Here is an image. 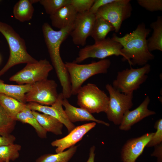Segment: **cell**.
<instances>
[{"label": "cell", "instance_id": "obj_28", "mask_svg": "<svg viewBox=\"0 0 162 162\" xmlns=\"http://www.w3.org/2000/svg\"><path fill=\"white\" fill-rule=\"evenodd\" d=\"M16 121L0 105V135L6 136L10 134L14 128Z\"/></svg>", "mask_w": 162, "mask_h": 162}, {"label": "cell", "instance_id": "obj_12", "mask_svg": "<svg viewBox=\"0 0 162 162\" xmlns=\"http://www.w3.org/2000/svg\"><path fill=\"white\" fill-rule=\"evenodd\" d=\"M96 18L95 14L87 11L78 13L70 35L75 45L84 46L91 36Z\"/></svg>", "mask_w": 162, "mask_h": 162}, {"label": "cell", "instance_id": "obj_16", "mask_svg": "<svg viewBox=\"0 0 162 162\" xmlns=\"http://www.w3.org/2000/svg\"><path fill=\"white\" fill-rule=\"evenodd\" d=\"M150 101L149 97L147 96L135 109L126 111L119 125V129L122 130H128L134 124L147 117L155 114V112L148 109Z\"/></svg>", "mask_w": 162, "mask_h": 162}, {"label": "cell", "instance_id": "obj_6", "mask_svg": "<svg viewBox=\"0 0 162 162\" xmlns=\"http://www.w3.org/2000/svg\"><path fill=\"white\" fill-rule=\"evenodd\" d=\"M151 68V65L147 63L140 68H134L131 67L119 71L113 82L112 86L123 93H133L146 80Z\"/></svg>", "mask_w": 162, "mask_h": 162}, {"label": "cell", "instance_id": "obj_11", "mask_svg": "<svg viewBox=\"0 0 162 162\" xmlns=\"http://www.w3.org/2000/svg\"><path fill=\"white\" fill-rule=\"evenodd\" d=\"M57 86L55 80L48 79L33 83L26 94V102L51 105L56 101L58 96Z\"/></svg>", "mask_w": 162, "mask_h": 162}, {"label": "cell", "instance_id": "obj_23", "mask_svg": "<svg viewBox=\"0 0 162 162\" xmlns=\"http://www.w3.org/2000/svg\"><path fill=\"white\" fill-rule=\"evenodd\" d=\"M115 31L112 25L105 19L96 18L91 36L95 43L102 41L106 38L107 34L110 32Z\"/></svg>", "mask_w": 162, "mask_h": 162}, {"label": "cell", "instance_id": "obj_22", "mask_svg": "<svg viewBox=\"0 0 162 162\" xmlns=\"http://www.w3.org/2000/svg\"><path fill=\"white\" fill-rule=\"evenodd\" d=\"M0 105L6 112L16 121V116L23 110L26 106V104L16 99L4 94H0Z\"/></svg>", "mask_w": 162, "mask_h": 162}, {"label": "cell", "instance_id": "obj_15", "mask_svg": "<svg viewBox=\"0 0 162 162\" xmlns=\"http://www.w3.org/2000/svg\"><path fill=\"white\" fill-rule=\"evenodd\" d=\"M154 134L153 132L147 133L127 141L121 151L122 161L135 162L137 158L142 154Z\"/></svg>", "mask_w": 162, "mask_h": 162}, {"label": "cell", "instance_id": "obj_30", "mask_svg": "<svg viewBox=\"0 0 162 162\" xmlns=\"http://www.w3.org/2000/svg\"><path fill=\"white\" fill-rule=\"evenodd\" d=\"M154 127L157 130L152 138L148 142L146 147H152L157 146L162 142V119L160 118L156 122Z\"/></svg>", "mask_w": 162, "mask_h": 162}, {"label": "cell", "instance_id": "obj_3", "mask_svg": "<svg viewBox=\"0 0 162 162\" xmlns=\"http://www.w3.org/2000/svg\"><path fill=\"white\" fill-rule=\"evenodd\" d=\"M0 32L7 41L10 53L7 63L0 70V77L15 65L38 62L28 52L24 40L10 26L0 21Z\"/></svg>", "mask_w": 162, "mask_h": 162}, {"label": "cell", "instance_id": "obj_4", "mask_svg": "<svg viewBox=\"0 0 162 162\" xmlns=\"http://www.w3.org/2000/svg\"><path fill=\"white\" fill-rule=\"evenodd\" d=\"M65 64L70 77L71 94L76 95L83 83L89 78L106 73L111 62L105 58L88 64H80L73 61L66 62Z\"/></svg>", "mask_w": 162, "mask_h": 162}, {"label": "cell", "instance_id": "obj_21", "mask_svg": "<svg viewBox=\"0 0 162 162\" xmlns=\"http://www.w3.org/2000/svg\"><path fill=\"white\" fill-rule=\"evenodd\" d=\"M150 26L153 30L152 36L147 40L149 51L158 50L162 51V16H158L157 20L152 23Z\"/></svg>", "mask_w": 162, "mask_h": 162}, {"label": "cell", "instance_id": "obj_1", "mask_svg": "<svg viewBox=\"0 0 162 162\" xmlns=\"http://www.w3.org/2000/svg\"><path fill=\"white\" fill-rule=\"evenodd\" d=\"M74 25L58 31L54 30L47 22L44 23L42 31L46 45L57 76L62 88L64 97L68 98L71 94V84L68 73L60 56L62 43L70 35Z\"/></svg>", "mask_w": 162, "mask_h": 162}, {"label": "cell", "instance_id": "obj_17", "mask_svg": "<svg viewBox=\"0 0 162 162\" xmlns=\"http://www.w3.org/2000/svg\"><path fill=\"white\" fill-rule=\"evenodd\" d=\"M77 14L70 4L65 5L50 15L52 26L60 29L73 25Z\"/></svg>", "mask_w": 162, "mask_h": 162}, {"label": "cell", "instance_id": "obj_31", "mask_svg": "<svg viewBox=\"0 0 162 162\" xmlns=\"http://www.w3.org/2000/svg\"><path fill=\"white\" fill-rule=\"evenodd\" d=\"M94 0H70V4L78 13L89 11Z\"/></svg>", "mask_w": 162, "mask_h": 162}, {"label": "cell", "instance_id": "obj_7", "mask_svg": "<svg viewBox=\"0 0 162 162\" xmlns=\"http://www.w3.org/2000/svg\"><path fill=\"white\" fill-rule=\"evenodd\" d=\"M106 88L109 94V100L105 112L108 120L115 124L119 125L124 114L133 106V93L124 94L107 84Z\"/></svg>", "mask_w": 162, "mask_h": 162}, {"label": "cell", "instance_id": "obj_37", "mask_svg": "<svg viewBox=\"0 0 162 162\" xmlns=\"http://www.w3.org/2000/svg\"><path fill=\"white\" fill-rule=\"evenodd\" d=\"M31 3L32 4L33 3L39 2L40 0H29Z\"/></svg>", "mask_w": 162, "mask_h": 162}, {"label": "cell", "instance_id": "obj_19", "mask_svg": "<svg viewBox=\"0 0 162 162\" xmlns=\"http://www.w3.org/2000/svg\"><path fill=\"white\" fill-rule=\"evenodd\" d=\"M32 84L14 85L7 84L0 79V94L12 97L26 104L25 95L31 88Z\"/></svg>", "mask_w": 162, "mask_h": 162}, {"label": "cell", "instance_id": "obj_27", "mask_svg": "<svg viewBox=\"0 0 162 162\" xmlns=\"http://www.w3.org/2000/svg\"><path fill=\"white\" fill-rule=\"evenodd\" d=\"M21 147L20 145L14 143L0 146V158L5 162L15 160L19 157Z\"/></svg>", "mask_w": 162, "mask_h": 162}, {"label": "cell", "instance_id": "obj_32", "mask_svg": "<svg viewBox=\"0 0 162 162\" xmlns=\"http://www.w3.org/2000/svg\"><path fill=\"white\" fill-rule=\"evenodd\" d=\"M138 4L151 12L162 10V0H138Z\"/></svg>", "mask_w": 162, "mask_h": 162}, {"label": "cell", "instance_id": "obj_10", "mask_svg": "<svg viewBox=\"0 0 162 162\" xmlns=\"http://www.w3.org/2000/svg\"><path fill=\"white\" fill-rule=\"evenodd\" d=\"M53 68L46 59H41L35 63L27 64L22 69L12 76L9 80L19 85L33 84L47 79Z\"/></svg>", "mask_w": 162, "mask_h": 162}, {"label": "cell", "instance_id": "obj_25", "mask_svg": "<svg viewBox=\"0 0 162 162\" xmlns=\"http://www.w3.org/2000/svg\"><path fill=\"white\" fill-rule=\"evenodd\" d=\"M34 8L29 0H20L14 5L13 14L15 18L21 22L31 20Z\"/></svg>", "mask_w": 162, "mask_h": 162}, {"label": "cell", "instance_id": "obj_9", "mask_svg": "<svg viewBox=\"0 0 162 162\" xmlns=\"http://www.w3.org/2000/svg\"><path fill=\"white\" fill-rule=\"evenodd\" d=\"M129 0H116L100 8L95 14L96 18H103L111 23L118 33L123 21L131 16L133 9Z\"/></svg>", "mask_w": 162, "mask_h": 162}, {"label": "cell", "instance_id": "obj_13", "mask_svg": "<svg viewBox=\"0 0 162 162\" xmlns=\"http://www.w3.org/2000/svg\"><path fill=\"white\" fill-rule=\"evenodd\" d=\"M64 98L62 92L58 94L57 100L51 106L34 102H29L26 104L27 107L32 110L41 112L56 118L66 127L69 133L76 126L69 120L63 108Z\"/></svg>", "mask_w": 162, "mask_h": 162}, {"label": "cell", "instance_id": "obj_26", "mask_svg": "<svg viewBox=\"0 0 162 162\" xmlns=\"http://www.w3.org/2000/svg\"><path fill=\"white\" fill-rule=\"evenodd\" d=\"M77 147L74 145L61 152L44 154L38 158L35 162H68L76 153Z\"/></svg>", "mask_w": 162, "mask_h": 162}, {"label": "cell", "instance_id": "obj_29", "mask_svg": "<svg viewBox=\"0 0 162 162\" xmlns=\"http://www.w3.org/2000/svg\"><path fill=\"white\" fill-rule=\"evenodd\" d=\"M39 2L50 16L64 6L70 4V0H40Z\"/></svg>", "mask_w": 162, "mask_h": 162}, {"label": "cell", "instance_id": "obj_24", "mask_svg": "<svg viewBox=\"0 0 162 162\" xmlns=\"http://www.w3.org/2000/svg\"><path fill=\"white\" fill-rule=\"evenodd\" d=\"M16 119L23 123L31 125L35 130L38 136L41 138L46 137L47 132L39 124L32 113V110L27 106L23 111L16 115Z\"/></svg>", "mask_w": 162, "mask_h": 162}, {"label": "cell", "instance_id": "obj_38", "mask_svg": "<svg viewBox=\"0 0 162 162\" xmlns=\"http://www.w3.org/2000/svg\"><path fill=\"white\" fill-rule=\"evenodd\" d=\"M0 162H5L2 159L0 158Z\"/></svg>", "mask_w": 162, "mask_h": 162}, {"label": "cell", "instance_id": "obj_34", "mask_svg": "<svg viewBox=\"0 0 162 162\" xmlns=\"http://www.w3.org/2000/svg\"><path fill=\"white\" fill-rule=\"evenodd\" d=\"M16 139L15 137L11 134L6 136L0 135V147L13 144Z\"/></svg>", "mask_w": 162, "mask_h": 162}, {"label": "cell", "instance_id": "obj_20", "mask_svg": "<svg viewBox=\"0 0 162 162\" xmlns=\"http://www.w3.org/2000/svg\"><path fill=\"white\" fill-rule=\"evenodd\" d=\"M32 113L40 125L47 132L56 135L62 134L63 124L56 118L44 113L32 110Z\"/></svg>", "mask_w": 162, "mask_h": 162}, {"label": "cell", "instance_id": "obj_35", "mask_svg": "<svg viewBox=\"0 0 162 162\" xmlns=\"http://www.w3.org/2000/svg\"><path fill=\"white\" fill-rule=\"evenodd\" d=\"M162 143L155 146V150L152 155L158 158V162H161V158L162 159Z\"/></svg>", "mask_w": 162, "mask_h": 162}, {"label": "cell", "instance_id": "obj_5", "mask_svg": "<svg viewBox=\"0 0 162 162\" xmlns=\"http://www.w3.org/2000/svg\"><path fill=\"white\" fill-rule=\"evenodd\" d=\"M77 104L90 113L106 112L109 97L95 84L88 83L82 86L78 92Z\"/></svg>", "mask_w": 162, "mask_h": 162}, {"label": "cell", "instance_id": "obj_2", "mask_svg": "<svg viewBox=\"0 0 162 162\" xmlns=\"http://www.w3.org/2000/svg\"><path fill=\"white\" fill-rule=\"evenodd\" d=\"M151 31L142 22L134 30L123 37L113 34L112 39L122 46L121 52L124 56L123 60H127L130 67L135 65L143 66L154 59V55L148 49L146 39Z\"/></svg>", "mask_w": 162, "mask_h": 162}, {"label": "cell", "instance_id": "obj_39", "mask_svg": "<svg viewBox=\"0 0 162 162\" xmlns=\"http://www.w3.org/2000/svg\"><path fill=\"white\" fill-rule=\"evenodd\" d=\"M0 59H1V58H0Z\"/></svg>", "mask_w": 162, "mask_h": 162}, {"label": "cell", "instance_id": "obj_36", "mask_svg": "<svg viewBox=\"0 0 162 162\" xmlns=\"http://www.w3.org/2000/svg\"><path fill=\"white\" fill-rule=\"evenodd\" d=\"M95 147L94 146H92L90 149L89 153V156L88 160L86 162H94L95 156L94 152Z\"/></svg>", "mask_w": 162, "mask_h": 162}, {"label": "cell", "instance_id": "obj_33", "mask_svg": "<svg viewBox=\"0 0 162 162\" xmlns=\"http://www.w3.org/2000/svg\"><path fill=\"white\" fill-rule=\"evenodd\" d=\"M115 1L116 0H94L89 11L91 13L95 14L100 8Z\"/></svg>", "mask_w": 162, "mask_h": 162}, {"label": "cell", "instance_id": "obj_18", "mask_svg": "<svg viewBox=\"0 0 162 162\" xmlns=\"http://www.w3.org/2000/svg\"><path fill=\"white\" fill-rule=\"evenodd\" d=\"M62 105L69 120L72 123L79 121H92L107 126L110 124L104 121L96 119L91 113L81 108L75 107L70 104L67 99L64 98Z\"/></svg>", "mask_w": 162, "mask_h": 162}, {"label": "cell", "instance_id": "obj_40", "mask_svg": "<svg viewBox=\"0 0 162 162\" xmlns=\"http://www.w3.org/2000/svg\"><path fill=\"white\" fill-rule=\"evenodd\" d=\"M0 1H1L0 0Z\"/></svg>", "mask_w": 162, "mask_h": 162}, {"label": "cell", "instance_id": "obj_8", "mask_svg": "<svg viewBox=\"0 0 162 162\" xmlns=\"http://www.w3.org/2000/svg\"><path fill=\"white\" fill-rule=\"evenodd\" d=\"M121 45L109 37L91 45H87L80 49L78 56L74 62L76 63L82 62L89 58H96L101 59L112 56H121L124 58L121 52Z\"/></svg>", "mask_w": 162, "mask_h": 162}, {"label": "cell", "instance_id": "obj_14", "mask_svg": "<svg viewBox=\"0 0 162 162\" xmlns=\"http://www.w3.org/2000/svg\"><path fill=\"white\" fill-rule=\"evenodd\" d=\"M96 123L92 122L76 127L66 136L56 139L51 143L56 147V153L62 152L81 140L84 136L96 126Z\"/></svg>", "mask_w": 162, "mask_h": 162}]
</instances>
